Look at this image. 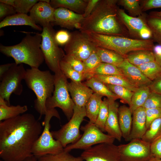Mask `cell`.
I'll list each match as a JSON object with an SVG mask.
<instances>
[{
    "label": "cell",
    "mask_w": 161,
    "mask_h": 161,
    "mask_svg": "<svg viewBox=\"0 0 161 161\" xmlns=\"http://www.w3.org/2000/svg\"><path fill=\"white\" fill-rule=\"evenodd\" d=\"M42 124L30 113L0 122V157L3 161H24L32 155Z\"/></svg>",
    "instance_id": "obj_1"
},
{
    "label": "cell",
    "mask_w": 161,
    "mask_h": 161,
    "mask_svg": "<svg viewBox=\"0 0 161 161\" xmlns=\"http://www.w3.org/2000/svg\"><path fill=\"white\" fill-rule=\"evenodd\" d=\"M118 0H100L80 25V31L128 37L129 32L118 16Z\"/></svg>",
    "instance_id": "obj_2"
},
{
    "label": "cell",
    "mask_w": 161,
    "mask_h": 161,
    "mask_svg": "<svg viewBox=\"0 0 161 161\" xmlns=\"http://www.w3.org/2000/svg\"><path fill=\"white\" fill-rule=\"evenodd\" d=\"M42 40L40 34H27L17 44L7 46L1 44L0 52L12 58L17 64H24L31 68H38L44 60L41 49Z\"/></svg>",
    "instance_id": "obj_3"
},
{
    "label": "cell",
    "mask_w": 161,
    "mask_h": 161,
    "mask_svg": "<svg viewBox=\"0 0 161 161\" xmlns=\"http://www.w3.org/2000/svg\"><path fill=\"white\" fill-rule=\"evenodd\" d=\"M24 80L27 87L36 96L34 107L40 114L39 120L45 114L47 111L46 100L52 96L54 91V75L49 70L41 71L38 68H31L26 69Z\"/></svg>",
    "instance_id": "obj_4"
},
{
    "label": "cell",
    "mask_w": 161,
    "mask_h": 161,
    "mask_svg": "<svg viewBox=\"0 0 161 161\" xmlns=\"http://www.w3.org/2000/svg\"><path fill=\"white\" fill-rule=\"evenodd\" d=\"M80 31L84 33L96 47L113 50L125 58L130 52L143 49L153 51L155 47L151 38L139 39L86 31Z\"/></svg>",
    "instance_id": "obj_5"
},
{
    "label": "cell",
    "mask_w": 161,
    "mask_h": 161,
    "mask_svg": "<svg viewBox=\"0 0 161 161\" xmlns=\"http://www.w3.org/2000/svg\"><path fill=\"white\" fill-rule=\"evenodd\" d=\"M53 117L60 119L59 114L55 108L47 109L42 123L44 128L32 149V154L37 159L46 155L57 154L64 150L61 144L54 138L50 131V121Z\"/></svg>",
    "instance_id": "obj_6"
},
{
    "label": "cell",
    "mask_w": 161,
    "mask_h": 161,
    "mask_svg": "<svg viewBox=\"0 0 161 161\" xmlns=\"http://www.w3.org/2000/svg\"><path fill=\"white\" fill-rule=\"evenodd\" d=\"M54 75V91L46 100V106L47 109L60 108L69 120L73 115L75 105L69 94L67 78L61 70Z\"/></svg>",
    "instance_id": "obj_7"
},
{
    "label": "cell",
    "mask_w": 161,
    "mask_h": 161,
    "mask_svg": "<svg viewBox=\"0 0 161 161\" xmlns=\"http://www.w3.org/2000/svg\"><path fill=\"white\" fill-rule=\"evenodd\" d=\"M42 31L41 49L44 61L51 71L57 73L61 71L60 63L66 54L55 40L56 32L51 24L43 27Z\"/></svg>",
    "instance_id": "obj_8"
},
{
    "label": "cell",
    "mask_w": 161,
    "mask_h": 161,
    "mask_svg": "<svg viewBox=\"0 0 161 161\" xmlns=\"http://www.w3.org/2000/svg\"><path fill=\"white\" fill-rule=\"evenodd\" d=\"M85 117V107L79 108L75 106L73 115L68 122L58 130L51 131L54 138L59 142L64 148L77 142L82 136L80 128Z\"/></svg>",
    "instance_id": "obj_9"
},
{
    "label": "cell",
    "mask_w": 161,
    "mask_h": 161,
    "mask_svg": "<svg viewBox=\"0 0 161 161\" xmlns=\"http://www.w3.org/2000/svg\"><path fill=\"white\" fill-rule=\"evenodd\" d=\"M26 73L23 64L15 63L0 78V97L4 99L7 105H10V97L12 93L20 95L23 90L21 81Z\"/></svg>",
    "instance_id": "obj_10"
},
{
    "label": "cell",
    "mask_w": 161,
    "mask_h": 161,
    "mask_svg": "<svg viewBox=\"0 0 161 161\" xmlns=\"http://www.w3.org/2000/svg\"><path fill=\"white\" fill-rule=\"evenodd\" d=\"M80 129L83 133L80 138L75 143L67 145L64 150L69 152L75 149L85 150L99 144L113 143L115 140L108 134L104 133L95 123L89 121Z\"/></svg>",
    "instance_id": "obj_11"
},
{
    "label": "cell",
    "mask_w": 161,
    "mask_h": 161,
    "mask_svg": "<svg viewBox=\"0 0 161 161\" xmlns=\"http://www.w3.org/2000/svg\"><path fill=\"white\" fill-rule=\"evenodd\" d=\"M97 48L87 35L79 31L70 33L69 40L64 49L66 54L73 56L83 62L96 52Z\"/></svg>",
    "instance_id": "obj_12"
},
{
    "label": "cell",
    "mask_w": 161,
    "mask_h": 161,
    "mask_svg": "<svg viewBox=\"0 0 161 161\" xmlns=\"http://www.w3.org/2000/svg\"><path fill=\"white\" fill-rule=\"evenodd\" d=\"M151 145L141 139H135L118 145L121 161H148L153 157Z\"/></svg>",
    "instance_id": "obj_13"
},
{
    "label": "cell",
    "mask_w": 161,
    "mask_h": 161,
    "mask_svg": "<svg viewBox=\"0 0 161 161\" xmlns=\"http://www.w3.org/2000/svg\"><path fill=\"white\" fill-rule=\"evenodd\" d=\"M80 157L86 161H121L118 145L102 143L84 150Z\"/></svg>",
    "instance_id": "obj_14"
},
{
    "label": "cell",
    "mask_w": 161,
    "mask_h": 161,
    "mask_svg": "<svg viewBox=\"0 0 161 161\" xmlns=\"http://www.w3.org/2000/svg\"><path fill=\"white\" fill-rule=\"evenodd\" d=\"M117 67L128 81L135 87L149 86L152 82L142 73L137 66L130 63L126 58Z\"/></svg>",
    "instance_id": "obj_15"
},
{
    "label": "cell",
    "mask_w": 161,
    "mask_h": 161,
    "mask_svg": "<svg viewBox=\"0 0 161 161\" xmlns=\"http://www.w3.org/2000/svg\"><path fill=\"white\" fill-rule=\"evenodd\" d=\"M117 13L121 21L127 29L129 35L134 39H141L140 36L141 31L148 27L146 22L147 16L145 14L134 17L127 14L123 9L118 7Z\"/></svg>",
    "instance_id": "obj_16"
},
{
    "label": "cell",
    "mask_w": 161,
    "mask_h": 161,
    "mask_svg": "<svg viewBox=\"0 0 161 161\" xmlns=\"http://www.w3.org/2000/svg\"><path fill=\"white\" fill-rule=\"evenodd\" d=\"M55 10L50 3L39 0L30 11V16L36 24L44 27L54 22Z\"/></svg>",
    "instance_id": "obj_17"
},
{
    "label": "cell",
    "mask_w": 161,
    "mask_h": 161,
    "mask_svg": "<svg viewBox=\"0 0 161 161\" xmlns=\"http://www.w3.org/2000/svg\"><path fill=\"white\" fill-rule=\"evenodd\" d=\"M54 18V22L52 24H54L69 29H79L80 24L84 19L83 15L63 7L55 9Z\"/></svg>",
    "instance_id": "obj_18"
},
{
    "label": "cell",
    "mask_w": 161,
    "mask_h": 161,
    "mask_svg": "<svg viewBox=\"0 0 161 161\" xmlns=\"http://www.w3.org/2000/svg\"><path fill=\"white\" fill-rule=\"evenodd\" d=\"M108 105L109 113L105 126V131L107 134L119 141L122 138L118 118L119 105L115 100L107 98Z\"/></svg>",
    "instance_id": "obj_19"
},
{
    "label": "cell",
    "mask_w": 161,
    "mask_h": 161,
    "mask_svg": "<svg viewBox=\"0 0 161 161\" xmlns=\"http://www.w3.org/2000/svg\"><path fill=\"white\" fill-rule=\"evenodd\" d=\"M68 88L75 106L79 108L85 107L94 93L92 89L82 82L71 81L68 83Z\"/></svg>",
    "instance_id": "obj_20"
},
{
    "label": "cell",
    "mask_w": 161,
    "mask_h": 161,
    "mask_svg": "<svg viewBox=\"0 0 161 161\" xmlns=\"http://www.w3.org/2000/svg\"><path fill=\"white\" fill-rule=\"evenodd\" d=\"M147 129L145 109L140 107L132 112L131 129L128 141L135 139H142Z\"/></svg>",
    "instance_id": "obj_21"
},
{
    "label": "cell",
    "mask_w": 161,
    "mask_h": 161,
    "mask_svg": "<svg viewBox=\"0 0 161 161\" xmlns=\"http://www.w3.org/2000/svg\"><path fill=\"white\" fill-rule=\"evenodd\" d=\"M27 25L31 27L34 29L42 31L43 28L37 25L27 14L17 13L8 16L0 23V28L11 26Z\"/></svg>",
    "instance_id": "obj_22"
},
{
    "label": "cell",
    "mask_w": 161,
    "mask_h": 161,
    "mask_svg": "<svg viewBox=\"0 0 161 161\" xmlns=\"http://www.w3.org/2000/svg\"><path fill=\"white\" fill-rule=\"evenodd\" d=\"M118 113L119 125L122 137L126 141H128L131 129L132 112L129 107L123 105L119 107Z\"/></svg>",
    "instance_id": "obj_23"
},
{
    "label": "cell",
    "mask_w": 161,
    "mask_h": 161,
    "mask_svg": "<svg viewBox=\"0 0 161 161\" xmlns=\"http://www.w3.org/2000/svg\"><path fill=\"white\" fill-rule=\"evenodd\" d=\"M88 0H51L50 4L54 9L63 7L83 15Z\"/></svg>",
    "instance_id": "obj_24"
},
{
    "label": "cell",
    "mask_w": 161,
    "mask_h": 161,
    "mask_svg": "<svg viewBox=\"0 0 161 161\" xmlns=\"http://www.w3.org/2000/svg\"><path fill=\"white\" fill-rule=\"evenodd\" d=\"M27 105L9 106L5 100L0 97V121L16 117L24 114L27 110Z\"/></svg>",
    "instance_id": "obj_25"
},
{
    "label": "cell",
    "mask_w": 161,
    "mask_h": 161,
    "mask_svg": "<svg viewBox=\"0 0 161 161\" xmlns=\"http://www.w3.org/2000/svg\"><path fill=\"white\" fill-rule=\"evenodd\" d=\"M125 58L130 63L136 66L155 61L154 52L148 49L140 50L130 52L126 55Z\"/></svg>",
    "instance_id": "obj_26"
},
{
    "label": "cell",
    "mask_w": 161,
    "mask_h": 161,
    "mask_svg": "<svg viewBox=\"0 0 161 161\" xmlns=\"http://www.w3.org/2000/svg\"><path fill=\"white\" fill-rule=\"evenodd\" d=\"M103 96L94 93L87 103L85 107L86 117L89 120V122L95 123L100 110L103 100Z\"/></svg>",
    "instance_id": "obj_27"
},
{
    "label": "cell",
    "mask_w": 161,
    "mask_h": 161,
    "mask_svg": "<svg viewBox=\"0 0 161 161\" xmlns=\"http://www.w3.org/2000/svg\"><path fill=\"white\" fill-rule=\"evenodd\" d=\"M87 86L96 93L103 96H106L107 98H111L116 100L119 97L112 92L106 85L93 76L87 79L84 83Z\"/></svg>",
    "instance_id": "obj_28"
},
{
    "label": "cell",
    "mask_w": 161,
    "mask_h": 161,
    "mask_svg": "<svg viewBox=\"0 0 161 161\" xmlns=\"http://www.w3.org/2000/svg\"><path fill=\"white\" fill-rule=\"evenodd\" d=\"M96 52L101 62L112 64L117 66L125 58L114 51L102 47H97Z\"/></svg>",
    "instance_id": "obj_29"
},
{
    "label": "cell",
    "mask_w": 161,
    "mask_h": 161,
    "mask_svg": "<svg viewBox=\"0 0 161 161\" xmlns=\"http://www.w3.org/2000/svg\"><path fill=\"white\" fill-rule=\"evenodd\" d=\"M93 76L105 84L123 86L133 92L138 88L131 84L123 75L103 76L95 75Z\"/></svg>",
    "instance_id": "obj_30"
},
{
    "label": "cell",
    "mask_w": 161,
    "mask_h": 161,
    "mask_svg": "<svg viewBox=\"0 0 161 161\" xmlns=\"http://www.w3.org/2000/svg\"><path fill=\"white\" fill-rule=\"evenodd\" d=\"M151 92L149 86H144L138 88L134 92L129 106L132 112L143 106Z\"/></svg>",
    "instance_id": "obj_31"
},
{
    "label": "cell",
    "mask_w": 161,
    "mask_h": 161,
    "mask_svg": "<svg viewBox=\"0 0 161 161\" xmlns=\"http://www.w3.org/2000/svg\"><path fill=\"white\" fill-rule=\"evenodd\" d=\"M137 66L147 78L152 81L161 76V67L155 61Z\"/></svg>",
    "instance_id": "obj_32"
},
{
    "label": "cell",
    "mask_w": 161,
    "mask_h": 161,
    "mask_svg": "<svg viewBox=\"0 0 161 161\" xmlns=\"http://www.w3.org/2000/svg\"><path fill=\"white\" fill-rule=\"evenodd\" d=\"M146 20L151 32V38L161 46V18L149 15L147 16Z\"/></svg>",
    "instance_id": "obj_33"
},
{
    "label": "cell",
    "mask_w": 161,
    "mask_h": 161,
    "mask_svg": "<svg viewBox=\"0 0 161 161\" xmlns=\"http://www.w3.org/2000/svg\"><path fill=\"white\" fill-rule=\"evenodd\" d=\"M161 137V117L154 120L151 123L142 139L150 144Z\"/></svg>",
    "instance_id": "obj_34"
},
{
    "label": "cell",
    "mask_w": 161,
    "mask_h": 161,
    "mask_svg": "<svg viewBox=\"0 0 161 161\" xmlns=\"http://www.w3.org/2000/svg\"><path fill=\"white\" fill-rule=\"evenodd\" d=\"M60 69L67 78L75 82H81L86 80L85 75L74 69L67 63L62 60L60 63Z\"/></svg>",
    "instance_id": "obj_35"
},
{
    "label": "cell",
    "mask_w": 161,
    "mask_h": 161,
    "mask_svg": "<svg viewBox=\"0 0 161 161\" xmlns=\"http://www.w3.org/2000/svg\"><path fill=\"white\" fill-rule=\"evenodd\" d=\"M140 1L139 0H119L117 4L123 6L128 12L129 16L137 17L144 14L142 10Z\"/></svg>",
    "instance_id": "obj_36"
},
{
    "label": "cell",
    "mask_w": 161,
    "mask_h": 161,
    "mask_svg": "<svg viewBox=\"0 0 161 161\" xmlns=\"http://www.w3.org/2000/svg\"><path fill=\"white\" fill-rule=\"evenodd\" d=\"M80 157H75L70 154L69 152L64 150L55 154H47L38 159V161H83Z\"/></svg>",
    "instance_id": "obj_37"
},
{
    "label": "cell",
    "mask_w": 161,
    "mask_h": 161,
    "mask_svg": "<svg viewBox=\"0 0 161 161\" xmlns=\"http://www.w3.org/2000/svg\"><path fill=\"white\" fill-rule=\"evenodd\" d=\"M94 75L103 76L121 75H123L120 69L117 66L101 62L94 71Z\"/></svg>",
    "instance_id": "obj_38"
},
{
    "label": "cell",
    "mask_w": 161,
    "mask_h": 161,
    "mask_svg": "<svg viewBox=\"0 0 161 161\" xmlns=\"http://www.w3.org/2000/svg\"><path fill=\"white\" fill-rule=\"evenodd\" d=\"M101 63L100 59L96 52H93L83 61L85 72L88 79L93 76L94 71Z\"/></svg>",
    "instance_id": "obj_39"
},
{
    "label": "cell",
    "mask_w": 161,
    "mask_h": 161,
    "mask_svg": "<svg viewBox=\"0 0 161 161\" xmlns=\"http://www.w3.org/2000/svg\"><path fill=\"white\" fill-rule=\"evenodd\" d=\"M106 84L109 89L120 99L123 103L128 104L129 106L130 105L134 92L123 86Z\"/></svg>",
    "instance_id": "obj_40"
},
{
    "label": "cell",
    "mask_w": 161,
    "mask_h": 161,
    "mask_svg": "<svg viewBox=\"0 0 161 161\" xmlns=\"http://www.w3.org/2000/svg\"><path fill=\"white\" fill-rule=\"evenodd\" d=\"M109 113L107 98H104L101 103L95 124L103 132L105 131V126Z\"/></svg>",
    "instance_id": "obj_41"
},
{
    "label": "cell",
    "mask_w": 161,
    "mask_h": 161,
    "mask_svg": "<svg viewBox=\"0 0 161 161\" xmlns=\"http://www.w3.org/2000/svg\"><path fill=\"white\" fill-rule=\"evenodd\" d=\"M39 1L38 0H15L14 7L17 13L27 14Z\"/></svg>",
    "instance_id": "obj_42"
},
{
    "label": "cell",
    "mask_w": 161,
    "mask_h": 161,
    "mask_svg": "<svg viewBox=\"0 0 161 161\" xmlns=\"http://www.w3.org/2000/svg\"><path fill=\"white\" fill-rule=\"evenodd\" d=\"M62 60L67 63L75 70L85 75L86 80L88 79L82 61L73 56L66 54H65Z\"/></svg>",
    "instance_id": "obj_43"
},
{
    "label": "cell",
    "mask_w": 161,
    "mask_h": 161,
    "mask_svg": "<svg viewBox=\"0 0 161 161\" xmlns=\"http://www.w3.org/2000/svg\"><path fill=\"white\" fill-rule=\"evenodd\" d=\"M142 107L145 109L161 108V95L151 92Z\"/></svg>",
    "instance_id": "obj_44"
},
{
    "label": "cell",
    "mask_w": 161,
    "mask_h": 161,
    "mask_svg": "<svg viewBox=\"0 0 161 161\" xmlns=\"http://www.w3.org/2000/svg\"><path fill=\"white\" fill-rule=\"evenodd\" d=\"M145 112L146 125L148 129L154 120L161 117V108L146 109Z\"/></svg>",
    "instance_id": "obj_45"
},
{
    "label": "cell",
    "mask_w": 161,
    "mask_h": 161,
    "mask_svg": "<svg viewBox=\"0 0 161 161\" xmlns=\"http://www.w3.org/2000/svg\"><path fill=\"white\" fill-rule=\"evenodd\" d=\"M70 33L64 30H60L55 33V40L58 45H65L69 40Z\"/></svg>",
    "instance_id": "obj_46"
},
{
    "label": "cell",
    "mask_w": 161,
    "mask_h": 161,
    "mask_svg": "<svg viewBox=\"0 0 161 161\" xmlns=\"http://www.w3.org/2000/svg\"><path fill=\"white\" fill-rule=\"evenodd\" d=\"M143 12L154 8H161V0H140Z\"/></svg>",
    "instance_id": "obj_47"
},
{
    "label": "cell",
    "mask_w": 161,
    "mask_h": 161,
    "mask_svg": "<svg viewBox=\"0 0 161 161\" xmlns=\"http://www.w3.org/2000/svg\"><path fill=\"white\" fill-rule=\"evenodd\" d=\"M16 12L12 6L0 2V20H1L6 17L16 14Z\"/></svg>",
    "instance_id": "obj_48"
},
{
    "label": "cell",
    "mask_w": 161,
    "mask_h": 161,
    "mask_svg": "<svg viewBox=\"0 0 161 161\" xmlns=\"http://www.w3.org/2000/svg\"><path fill=\"white\" fill-rule=\"evenodd\" d=\"M151 149L153 157L161 159V137L151 144Z\"/></svg>",
    "instance_id": "obj_49"
},
{
    "label": "cell",
    "mask_w": 161,
    "mask_h": 161,
    "mask_svg": "<svg viewBox=\"0 0 161 161\" xmlns=\"http://www.w3.org/2000/svg\"><path fill=\"white\" fill-rule=\"evenodd\" d=\"M99 1L100 0H88L84 13L83 14L84 18L87 17L90 15Z\"/></svg>",
    "instance_id": "obj_50"
},
{
    "label": "cell",
    "mask_w": 161,
    "mask_h": 161,
    "mask_svg": "<svg viewBox=\"0 0 161 161\" xmlns=\"http://www.w3.org/2000/svg\"><path fill=\"white\" fill-rule=\"evenodd\" d=\"M149 87L151 92L161 95V76L152 81Z\"/></svg>",
    "instance_id": "obj_51"
},
{
    "label": "cell",
    "mask_w": 161,
    "mask_h": 161,
    "mask_svg": "<svg viewBox=\"0 0 161 161\" xmlns=\"http://www.w3.org/2000/svg\"><path fill=\"white\" fill-rule=\"evenodd\" d=\"M13 64L14 63H8L0 66V78L9 70Z\"/></svg>",
    "instance_id": "obj_52"
},
{
    "label": "cell",
    "mask_w": 161,
    "mask_h": 161,
    "mask_svg": "<svg viewBox=\"0 0 161 161\" xmlns=\"http://www.w3.org/2000/svg\"><path fill=\"white\" fill-rule=\"evenodd\" d=\"M15 0H0V2L14 7Z\"/></svg>",
    "instance_id": "obj_53"
},
{
    "label": "cell",
    "mask_w": 161,
    "mask_h": 161,
    "mask_svg": "<svg viewBox=\"0 0 161 161\" xmlns=\"http://www.w3.org/2000/svg\"><path fill=\"white\" fill-rule=\"evenodd\" d=\"M155 61L161 67V52L160 53H154Z\"/></svg>",
    "instance_id": "obj_54"
},
{
    "label": "cell",
    "mask_w": 161,
    "mask_h": 161,
    "mask_svg": "<svg viewBox=\"0 0 161 161\" xmlns=\"http://www.w3.org/2000/svg\"><path fill=\"white\" fill-rule=\"evenodd\" d=\"M0 161H3L1 160ZM24 161H38V159L33 155H32L27 158Z\"/></svg>",
    "instance_id": "obj_55"
},
{
    "label": "cell",
    "mask_w": 161,
    "mask_h": 161,
    "mask_svg": "<svg viewBox=\"0 0 161 161\" xmlns=\"http://www.w3.org/2000/svg\"><path fill=\"white\" fill-rule=\"evenodd\" d=\"M149 15L161 18V11L152 12L150 13Z\"/></svg>",
    "instance_id": "obj_56"
},
{
    "label": "cell",
    "mask_w": 161,
    "mask_h": 161,
    "mask_svg": "<svg viewBox=\"0 0 161 161\" xmlns=\"http://www.w3.org/2000/svg\"><path fill=\"white\" fill-rule=\"evenodd\" d=\"M148 161H161V159H159L153 157Z\"/></svg>",
    "instance_id": "obj_57"
},
{
    "label": "cell",
    "mask_w": 161,
    "mask_h": 161,
    "mask_svg": "<svg viewBox=\"0 0 161 161\" xmlns=\"http://www.w3.org/2000/svg\"><path fill=\"white\" fill-rule=\"evenodd\" d=\"M41 1L50 3V1L49 0H40Z\"/></svg>",
    "instance_id": "obj_58"
}]
</instances>
